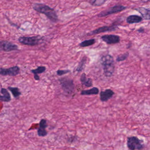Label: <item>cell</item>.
<instances>
[{
    "instance_id": "7a4b0ae2",
    "label": "cell",
    "mask_w": 150,
    "mask_h": 150,
    "mask_svg": "<svg viewBox=\"0 0 150 150\" xmlns=\"http://www.w3.org/2000/svg\"><path fill=\"white\" fill-rule=\"evenodd\" d=\"M100 63L103 67L105 76L107 77H111L113 75L115 69L113 58L110 54H106L101 57Z\"/></svg>"
},
{
    "instance_id": "6da1fadb",
    "label": "cell",
    "mask_w": 150,
    "mask_h": 150,
    "mask_svg": "<svg viewBox=\"0 0 150 150\" xmlns=\"http://www.w3.org/2000/svg\"><path fill=\"white\" fill-rule=\"evenodd\" d=\"M33 9L45 15L48 19L53 23L57 22L58 17L54 9L43 4L35 3L33 5Z\"/></svg>"
},
{
    "instance_id": "d4e9b609",
    "label": "cell",
    "mask_w": 150,
    "mask_h": 150,
    "mask_svg": "<svg viewBox=\"0 0 150 150\" xmlns=\"http://www.w3.org/2000/svg\"><path fill=\"white\" fill-rule=\"evenodd\" d=\"M11 99V98L6 97L4 95H0V101H4V102H9Z\"/></svg>"
},
{
    "instance_id": "5bb4252c",
    "label": "cell",
    "mask_w": 150,
    "mask_h": 150,
    "mask_svg": "<svg viewBox=\"0 0 150 150\" xmlns=\"http://www.w3.org/2000/svg\"><path fill=\"white\" fill-rule=\"evenodd\" d=\"M99 93V90L98 87H93L89 90H83L81 91V95H97Z\"/></svg>"
},
{
    "instance_id": "9a60e30c",
    "label": "cell",
    "mask_w": 150,
    "mask_h": 150,
    "mask_svg": "<svg viewBox=\"0 0 150 150\" xmlns=\"http://www.w3.org/2000/svg\"><path fill=\"white\" fill-rule=\"evenodd\" d=\"M136 10L139 13H141L144 19L147 20L150 19V9L141 7L137 8Z\"/></svg>"
},
{
    "instance_id": "7c38bea8",
    "label": "cell",
    "mask_w": 150,
    "mask_h": 150,
    "mask_svg": "<svg viewBox=\"0 0 150 150\" xmlns=\"http://www.w3.org/2000/svg\"><path fill=\"white\" fill-rule=\"evenodd\" d=\"M80 80L82 84L85 86L86 87H91L93 86V81L91 79L87 78L85 73H83L81 75Z\"/></svg>"
},
{
    "instance_id": "44dd1931",
    "label": "cell",
    "mask_w": 150,
    "mask_h": 150,
    "mask_svg": "<svg viewBox=\"0 0 150 150\" xmlns=\"http://www.w3.org/2000/svg\"><path fill=\"white\" fill-rule=\"evenodd\" d=\"M38 135L40 137H45L47 135V132L46 130L45 129L39 128L38 131Z\"/></svg>"
},
{
    "instance_id": "83f0119b",
    "label": "cell",
    "mask_w": 150,
    "mask_h": 150,
    "mask_svg": "<svg viewBox=\"0 0 150 150\" xmlns=\"http://www.w3.org/2000/svg\"><path fill=\"white\" fill-rule=\"evenodd\" d=\"M147 1H150V0H147Z\"/></svg>"
},
{
    "instance_id": "ac0fdd59",
    "label": "cell",
    "mask_w": 150,
    "mask_h": 150,
    "mask_svg": "<svg viewBox=\"0 0 150 150\" xmlns=\"http://www.w3.org/2000/svg\"><path fill=\"white\" fill-rule=\"evenodd\" d=\"M8 89L11 92L14 98H18L21 95V92L19 91V89L18 87L9 86L8 87Z\"/></svg>"
},
{
    "instance_id": "9c48e42d",
    "label": "cell",
    "mask_w": 150,
    "mask_h": 150,
    "mask_svg": "<svg viewBox=\"0 0 150 150\" xmlns=\"http://www.w3.org/2000/svg\"><path fill=\"white\" fill-rule=\"evenodd\" d=\"M117 28V26L115 25H112L111 26H102V27H99V28L89 33H87V35L91 36V35H96V34H99V33H103L114 31L116 30Z\"/></svg>"
},
{
    "instance_id": "7402d4cb",
    "label": "cell",
    "mask_w": 150,
    "mask_h": 150,
    "mask_svg": "<svg viewBox=\"0 0 150 150\" xmlns=\"http://www.w3.org/2000/svg\"><path fill=\"white\" fill-rule=\"evenodd\" d=\"M105 1V0H94L91 3V4L93 6H100V5L104 4Z\"/></svg>"
},
{
    "instance_id": "8992f818",
    "label": "cell",
    "mask_w": 150,
    "mask_h": 150,
    "mask_svg": "<svg viewBox=\"0 0 150 150\" xmlns=\"http://www.w3.org/2000/svg\"><path fill=\"white\" fill-rule=\"evenodd\" d=\"M126 8H127V7L122 6V5H115V6L109 8L108 9L101 11L100 13H99L98 16L100 18L105 17L109 16V15L120 12V11L126 9Z\"/></svg>"
},
{
    "instance_id": "2e32d148",
    "label": "cell",
    "mask_w": 150,
    "mask_h": 150,
    "mask_svg": "<svg viewBox=\"0 0 150 150\" xmlns=\"http://www.w3.org/2000/svg\"><path fill=\"white\" fill-rule=\"evenodd\" d=\"M86 62H87V57H83L80 62L79 63L76 69V71L78 72H80L82 71L84 68Z\"/></svg>"
},
{
    "instance_id": "5b68a950",
    "label": "cell",
    "mask_w": 150,
    "mask_h": 150,
    "mask_svg": "<svg viewBox=\"0 0 150 150\" xmlns=\"http://www.w3.org/2000/svg\"><path fill=\"white\" fill-rule=\"evenodd\" d=\"M127 145L130 150H141L144 148L143 141L135 136L130 137L128 138Z\"/></svg>"
},
{
    "instance_id": "3957f363",
    "label": "cell",
    "mask_w": 150,
    "mask_h": 150,
    "mask_svg": "<svg viewBox=\"0 0 150 150\" xmlns=\"http://www.w3.org/2000/svg\"><path fill=\"white\" fill-rule=\"evenodd\" d=\"M44 39V37L38 35L32 37H21L18 39V41L25 45L34 46L40 44Z\"/></svg>"
},
{
    "instance_id": "cb8c5ba5",
    "label": "cell",
    "mask_w": 150,
    "mask_h": 150,
    "mask_svg": "<svg viewBox=\"0 0 150 150\" xmlns=\"http://www.w3.org/2000/svg\"><path fill=\"white\" fill-rule=\"evenodd\" d=\"M47 127V121L45 119H42L40 120V122L39 127L42 128L46 129Z\"/></svg>"
},
{
    "instance_id": "e0dca14e",
    "label": "cell",
    "mask_w": 150,
    "mask_h": 150,
    "mask_svg": "<svg viewBox=\"0 0 150 150\" xmlns=\"http://www.w3.org/2000/svg\"><path fill=\"white\" fill-rule=\"evenodd\" d=\"M96 42V40L94 39L85 40L82 41L79 44V46L81 47H87L94 45Z\"/></svg>"
},
{
    "instance_id": "30bf717a",
    "label": "cell",
    "mask_w": 150,
    "mask_h": 150,
    "mask_svg": "<svg viewBox=\"0 0 150 150\" xmlns=\"http://www.w3.org/2000/svg\"><path fill=\"white\" fill-rule=\"evenodd\" d=\"M101 39L108 45L118 44L120 41V38L119 36L113 34L103 35L101 37Z\"/></svg>"
},
{
    "instance_id": "4316f807",
    "label": "cell",
    "mask_w": 150,
    "mask_h": 150,
    "mask_svg": "<svg viewBox=\"0 0 150 150\" xmlns=\"http://www.w3.org/2000/svg\"><path fill=\"white\" fill-rule=\"evenodd\" d=\"M138 32H139V33H143L144 32V29L142 28H140L138 30Z\"/></svg>"
},
{
    "instance_id": "484cf974",
    "label": "cell",
    "mask_w": 150,
    "mask_h": 150,
    "mask_svg": "<svg viewBox=\"0 0 150 150\" xmlns=\"http://www.w3.org/2000/svg\"><path fill=\"white\" fill-rule=\"evenodd\" d=\"M1 92L2 94V95L6 96V97H9V98H11L10 94L8 91H7V89H5V88H1Z\"/></svg>"
},
{
    "instance_id": "ba28073f",
    "label": "cell",
    "mask_w": 150,
    "mask_h": 150,
    "mask_svg": "<svg viewBox=\"0 0 150 150\" xmlns=\"http://www.w3.org/2000/svg\"><path fill=\"white\" fill-rule=\"evenodd\" d=\"M20 69L18 66H14L8 69L0 68V75L2 76H16L20 73Z\"/></svg>"
},
{
    "instance_id": "52a82bcc",
    "label": "cell",
    "mask_w": 150,
    "mask_h": 150,
    "mask_svg": "<svg viewBox=\"0 0 150 150\" xmlns=\"http://www.w3.org/2000/svg\"><path fill=\"white\" fill-rule=\"evenodd\" d=\"M18 49V46L12 42L7 40L0 41V52H11Z\"/></svg>"
},
{
    "instance_id": "d6986e66",
    "label": "cell",
    "mask_w": 150,
    "mask_h": 150,
    "mask_svg": "<svg viewBox=\"0 0 150 150\" xmlns=\"http://www.w3.org/2000/svg\"><path fill=\"white\" fill-rule=\"evenodd\" d=\"M46 70V67H44V66H40V67H38L36 69H32L31 72L34 74V76H35V75H38L39 74L44 73Z\"/></svg>"
},
{
    "instance_id": "603a6c76",
    "label": "cell",
    "mask_w": 150,
    "mask_h": 150,
    "mask_svg": "<svg viewBox=\"0 0 150 150\" xmlns=\"http://www.w3.org/2000/svg\"><path fill=\"white\" fill-rule=\"evenodd\" d=\"M70 72V70H68V69H65V70H57L56 73L58 76H61L62 75L66 74Z\"/></svg>"
},
{
    "instance_id": "4fadbf2b",
    "label": "cell",
    "mask_w": 150,
    "mask_h": 150,
    "mask_svg": "<svg viewBox=\"0 0 150 150\" xmlns=\"http://www.w3.org/2000/svg\"><path fill=\"white\" fill-rule=\"evenodd\" d=\"M142 17L137 15H131L128 17L127 18V22L129 24L138 23L142 21Z\"/></svg>"
},
{
    "instance_id": "8fae6325",
    "label": "cell",
    "mask_w": 150,
    "mask_h": 150,
    "mask_svg": "<svg viewBox=\"0 0 150 150\" xmlns=\"http://www.w3.org/2000/svg\"><path fill=\"white\" fill-rule=\"evenodd\" d=\"M114 94V92L111 89H106L105 91L100 92V98L102 102H106L111 99Z\"/></svg>"
},
{
    "instance_id": "ffe728a7",
    "label": "cell",
    "mask_w": 150,
    "mask_h": 150,
    "mask_svg": "<svg viewBox=\"0 0 150 150\" xmlns=\"http://www.w3.org/2000/svg\"><path fill=\"white\" fill-rule=\"evenodd\" d=\"M129 53L128 52L124 53L122 54H120V55L117 56L116 59V61L118 62L123 61L127 59L128 57H129Z\"/></svg>"
},
{
    "instance_id": "277c9868",
    "label": "cell",
    "mask_w": 150,
    "mask_h": 150,
    "mask_svg": "<svg viewBox=\"0 0 150 150\" xmlns=\"http://www.w3.org/2000/svg\"><path fill=\"white\" fill-rule=\"evenodd\" d=\"M62 88L65 93L71 94L75 90L74 80L67 77L61 78L59 79Z\"/></svg>"
},
{
    "instance_id": "f1b7e54d",
    "label": "cell",
    "mask_w": 150,
    "mask_h": 150,
    "mask_svg": "<svg viewBox=\"0 0 150 150\" xmlns=\"http://www.w3.org/2000/svg\"></svg>"
}]
</instances>
